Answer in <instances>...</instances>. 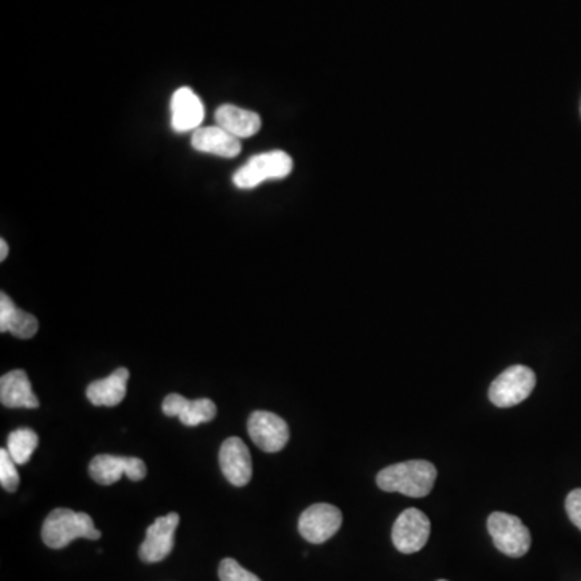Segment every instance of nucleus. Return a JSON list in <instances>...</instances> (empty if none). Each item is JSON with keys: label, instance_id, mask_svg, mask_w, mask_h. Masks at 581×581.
Returning <instances> with one entry per match:
<instances>
[{"label": "nucleus", "instance_id": "13", "mask_svg": "<svg viewBox=\"0 0 581 581\" xmlns=\"http://www.w3.org/2000/svg\"><path fill=\"white\" fill-rule=\"evenodd\" d=\"M205 109L201 97L191 88H180L172 97V128L175 133H188L201 128Z\"/></svg>", "mask_w": 581, "mask_h": 581}, {"label": "nucleus", "instance_id": "8", "mask_svg": "<svg viewBox=\"0 0 581 581\" xmlns=\"http://www.w3.org/2000/svg\"><path fill=\"white\" fill-rule=\"evenodd\" d=\"M249 436L262 451L280 452L289 441L288 423L280 415L267 410H255L247 422Z\"/></svg>", "mask_w": 581, "mask_h": 581}, {"label": "nucleus", "instance_id": "15", "mask_svg": "<svg viewBox=\"0 0 581 581\" xmlns=\"http://www.w3.org/2000/svg\"><path fill=\"white\" fill-rule=\"evenodd\" d=\"M0 401L9 409H38L39 399L25 370H13L0 378Z\"/></svg>", "mask_w": 581, "mask_h": 581}, {"label": "nucleus", "instance_id": "2", "mask_svg": "<svg viewBox=\"0 0 581 581\" xmlns=\"http://www.w3.org/2000/svg\"><path fill=\"white\" fill-rule=\"evenodd\" d=\"M101 536L88 514L72 509L52 510L42 525V541L52 549L67 548L78 538L97 541Z\"/></svg>", "mask_w": 581, "mask_h": 581}, {"label": "nucleus", "instance_id": "1", "mask_svg": "<svg viewBox=\"0 0 581 581\" xmlns=\"http://www.w3.org/2000/svg\"><path fill=\"white\" fill-rule=\"evenodd\" d=\"M438 470L428 460H407L389 465L378 473L377 485L386 493H401L409 498H425L435 486Z\"/></svg>", "mask_w": 581, "mask_h": 581}, {"label": "nucleus", "instance_id": "10", "mask_svg": "<svg viewBox=\"0 0 581 581\" xmlns=\"http://www.w3.org/2000/svg\"><path fill=\"white\" fill-rule=\"evenodd\" d=\"M180 525V515L176 512L159 517L146 530V540L139 548V557L146 564L162 562L175 548V531Z\"/></svg>", "mask_w": 581, "mask_h": 581}, {"label": "nucleus", "instance_id": "16", "mask_svg": "<svg viewBox=\"0 0 581 581\" xmlns=\"http://www.w3.org/2000/svg\"><path fill=\"white\" fill-rule=\"evenodd\" d=\"M215 122L220 128L238 139L252 138L262 128L259 113L230 104L218 107L217 112H215Z\"/></svg>", "mask_w": 581, "mask_h": 581}, {"label": "nucleus", "instance_id": "4", "mask_svg": "<svg viewBox=\"0 0 581 581\" xmlns=\"http://www.w3.org/2000/svg\"><path fill=\"white\" fill-rule=\"evenodd\" d=\"M536 375L527 365H512L499 375L490 386V401L494 406L514 407L533 393Z\"/></svg>", "mask_w": 581, "mask_h": 581}, {"label": "nucleus", "instance_id": "12", "mask_svg": "<svg viewBox=\"0 0 581 581\" xmlns=\"http://www.w3.org/2000/svg\"><path fill=\"white\" fill-rule=\"evenodd\" d=\"M167 417H178L184 427H197L201 423L212 422L217 417V406L214 401L202 398L189 401L181 394H168L162 404Z\"/></svg>", "mask_w": 581, "mask_h": 581}, {"label": "nucleus", "instance_id": "18", "mask_svg": "<svg viewBox=\"0 0 581 581\" xmlns=\"http://www.w3.org/2000/svg\"><path fill=\"white\" fill-rule=\"evenodd\" d=\"M39 330L38 318L18 309L7 294H0V331L20 339L33 338Z\"/></svg>", "mask_w": 581, "mask_h": 581}, {"label": "nucleus", "instance_id": "3", "mask_svg": "<svg viewBox=\"0 0 581 581\" xmlns=\"http://www.w3.org/2000/svg\"><path fill=\"white\" fill-rule=\"evenodd\" d=\"M293 159L285 151H270L257 154L247 160L233 176L239 189H254L264 181L283 180L293 172Z\"/></svg>", "mask_w": 581, "mask_h": 581}, {"label": "nucleus", "instance_id": "25", "mask_svg": "<svg viewBox=\"0 0 581 581\" xmlns=\"http://www.w3.org/2000/svg\"><path fill=\"white\" fill-rule=\"evenodd\" d=\"M580 112H581V104H580Z\"/></svg>", "mask_w": 581, "mask_h": 581}, {"label": "nucleus", "instance_id": "19", "mask_svg": "<svg viewBox=\"0 0 581 581\" xmlns=\"http://www.w3.org/2000/svg\"><path fill=\"white\" fill-rule=\"evenodd\" d=\"M38 444L39 436L36 431L31 428H18V430H13L7 438V451L18 465H25L30 462Z\"/></svg>", "mask_w": 581, "mask_h": 581}, {"label": "nucleus", "instance_id": "11", "mask_svg": "<svg viewBox=\"0 0 581 581\" xmlns=\"http://www.w3.org/2000/svg\"><path fill=\"white\" fill-rule=\"evenodd\" d=\"M220 469L233 486H246L252 478V457L243 439L231 436L225 439L218 452Z\"/></svg>", "mask_w": 581, "mask_h": 581}, {"label": "nucleus", "instance_id": "5", "mask_svg": "<svg viewBox=\"0 0 581 581\" xmlns=\"http://www.w3.org/2000/svg\"><path fill=\"white\" fill-rule=\"evenodd\" d=\"M488 531L494 546L506 556L522 557L530 551V530L515 515L493 512L488 519Z\"/></svg>", "mask_w": 581, "mask_h": 581}, {"label": "nucleus", "instance_id": "20", "mask_svg": "<svg viewBox=\"0 0 581 581\" xmlns=\"http://www.w3.org/2000/svg\"><path fill=\"white\" fill-rule=\"evenodd\" d=\"M17 462L10 457L7 449H0V485L5 491L15 493L20 486V473L17 470Z\"/></svg>", "mask_w": 581, "mask_h": 581}, {"label": "nucleus", "instance_id": "21", "mask_svg": "<svg viewBox=\"0 0 581 581\" xmlns=\"http://www.w3.org/2000/svg\"><path fill=\"white\" fill-rule=\"evenodd\" d=\"M218 578L220 581H262L255 573L244 569L235 559L226 557L218 565Z\"/></svg>", "mask_w": 581, "mask_h": 581}, {"label": "nucleus", "instance_id": "9", "mask_svg": "<svg viewBox=\"0 0 581 581\" xmlns=\"http://www.w3.org/2000/svg\"><path fill=\"white\" fill-rule=\"evenodd\" d=\"M431 523L422 510L407 509L394 522L393 543L402 554L422 551L430 538Z\"/></svg>", "mask_w": 581, "mask_h": 581}, {"label": "nucleus", "instance_id": "17", "mask_svg": "<svg viewBox=\"0 0 581 581\" xmlns=\"http://www.w3.org/2000/svg\"><path fill=\"white\" fill-rule=\"evenodd\" d=\"M130 370L120 367L104 380H97L86 389V396L94 406L115 407L125 399Z\"/></svg>", "mask_w": 581, "mask_h": 581}, {"label": "nucleus", "instance_id": "6", "mask_svg": "<svg viewBox=\"0 0 581 581\" xmlns=\"http://www.w3.org/2000/svg\"><path fill=\"white\" fill-rule=\"evenodd\" d=\"M343 525V514L338 507L318 502L304 510L299 519V533L312 544H322L338 533Z\"/></svg>", "mask_w": 581, "mask_h": 581}, {"label": "nucleus", "instance_id": "7", "mask_svg": "<svg viewBox=\"0 0 581 581\" xmlns=\"http://www.w3.org/2000/svg\"><path fill=\"white\" fill-rule=\"evenodd\" d=\"M89 475L99 485L109 486L117 483L123 475L131 481H141L147 475V467L139 457L99 454L89 464Z\"/></svg>", "mask_w": 581, "mask_h": 581}, {"label": "nucleus", "instance_id": "22", "mask_svg": "<svg viewBox=\"0 0 581 581\" xmlns=\"http://www.w3.org/2000/svg\"><path fill=\"white\" fill-rule=\"evenodd\" d=\"M565 509L573 525L581 531V488L573 490L565 499Z\"/></svg>", "mask_w": 581, "mask_h": 581}, {"label": "nucleus", "instance_id": "23", "mask_svg": "<svg viewBox=\"0 0 581 581\" xmlns=\"http://www.w3.org/2000/svg\"><path fill=\"white\" fill-rule=\"evenodd\" d=\"M7 255H9V244L5 239H0V260L4 262L7 259Z\"/></svg>", "mask_w": 581, "mask_h": 581}, {"label": "nucleus", "instance_id": "24", "mask_svg": "<svg viewBox=\"0 0 581 581\" xmlns=\"http://www.w3.org/2000/svg\"><path fill=\"white\" fill-rule=\"evenodd\" d=\"M438 581H448V580H438Z\"/></svg>", "mask_w": 581, "mask_h": 581}, {"label": "nucleus", "instance_id": "14", "mask_svg": "<svg viewBox=\"0 0 581 581\" xmlns=\"http://www.w3.org/2000/svg\"><path fill=\"white\" fill-rule=\"evenodd\" d=\"M191 144L197 152L218 155L225 159H235L243 151L241 139L235 138L218 125L197 128L191 138Z\"/></svg>", "mask_w": 581, "mask_h": 581}]
</instances>
